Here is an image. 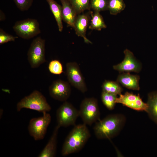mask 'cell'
<instances>
[{
    "mask_svg": "<svg viewBox=\"0 0 157 157\" xmlns=\"http://www.w3.org/2000/svg\"><path fill=\"white\" fill-rule=\"evenodd\" d=\"M126 121V117L122 114L108 115L95 123L93 127L95 135L99 139L113 138L119 134Z\"/></svg>",
    "mask_w": 157,
    "mask_h": 157,
    "instance_id": "cell-1",
    "label": "cell"
},
{
    "mask_svg": "<svg viewBox=\"0 0 157 157\" xmlns=\"http://www.w3.org/2000/svg\"><path fill=\"white\" fill-rule=\"evenodd\" d=\"M90 136L86 125L83 123L75 125L65 139L62 149V155L64 156L80 151Z\"/></svg>",
    "mask_w": 157,
    "mask_h": 157,
    "instance_id": "cell-2",
    "label": "cell"
},
{
    "mask_svg": "<svg viewBox=\"0 0 157 157\" xmlns=\"http://www.w3.org/2000/svg\"><path fill=\"white\" fill-rule=\"evenodd\" d=\"M25 108L37 111L40 112H47L51 110V107L46 98L39 91L35 90L28 96L21 99L17 105L18 112Z\"/></svg>",
    "mask_w": 157,
    "mask_h": 157,
    "instance_id": "cell-3",
    "label": "cell"
},
{
    "mask_svg": "<svg viewBox=\"0 0 157 157\" xmlns=\"http://www.w3.org/2000/svg\"><path fill=\"white\" fill-rule=\"evenodd\" d=\"M78 111L79 117L86 125L91 126L100 119L97 100L94 98H86L83 100Z\"/></svg>",
    "mask_w": 157,
    "mask_h": 157,
    "instance_id": "cell-4",
    "label": "cell"
},
{
    "mask_svg": "<svg viewBox=\"0 0 157 157\" xmlns=\"http://www.w3.org/2000/svg\"><path fill=\"white\" fill-rule=\"evenodd\" d=\"M56 116L57 125L60 127L75 126L79 117V111L70 103L66 101L57 109Z\"/></svg>",
    "mask_w": 157,
    "mask_h": 157,
    "instance_id": "cell-5",
    "label": "cell"
},
{
    "mask_svg": "<svg viewBox=\"0 0 157 157\" xmlns=\"http://www.w3.org/2000/svg\"><path fill=\"white\" fill-rule=\"evenodd\" d=\"M27 58L33 68L38 67L46 62L44 40L39 37L33 41L28 52Z\"/></svg>",
    "mask_w": 157,
    "mask_h": 157,
    "instance_id": "cell-6",
    "label": "cell"
},
{
    "mask_svg": "<svg viewBox=\"0 0 157 157\" xmlns=\"http://www.w3.org/2000/svg\"><path fill=\"white\" fill-rule=\"evenodd\" d=\"M43 113L42 116L32 118L29 122L28 127L29 133L35 140L44 139L51 121L49 113L47 112Z\"/></svg>",
    "mask_w": 157,
    "mask_h": 157,
    "instance_id": "cell-7",
    "label": "cell"
},
{
    "mask_svg": "<svg viewBox=\"0 0 157 157\" xmlns=\"http://www.w3.org/2000/svg\"><path fill=\"white\" fill-rule=\"evenodd\" d=\"M16 35L24 39H29L41 32L38 22L35 19L28 18L17 22L13 27Z\"/></svg>",
    "mask_w": 157,
    "mask_h": 157,
    "instance_id": "cell-8",
    "label": "cell"
},
{
    "mask_svg": "<svg viewBox=\"0 0 157 157\" xmlns=\"http://www.w3.org/2000/svg\"><path fill=\"white\" fill-rule=\"evenodd\" d=\"M66 74L69 83L82 93L87 90L84 78L79 67L75 62H70L66 65Z\"/></svg>",
    "mask_w": 157,
    "mask_h": 157,
    "instance_id": "cell-9",
    "label": "cell"
},
{
    "mask_svg": "<svg viewBox=\"0 0 157 157\" xmlns=\"http://www.w3.org/2000/svg\"><path fill=\"white\" fill-rule=\"evenodd\" d=\"M116 103H119L123 106L138 111H147V105L144 102L139 94H136L126 92L124 94L119 95L116 100Z\"/></svg>",
    "mask_w": 157,
    "mask_h": 157,
    "instance_id": "cell-10",
    "label": "cell"
},
{
    "mask_svg": "<svg viewBox=\"0 0 157 157\" xmlns=\"http://www.w3.org/2000/svg\"><path fill=\"white\" fill-rule=\"evenodd\" d=\"M124 58L120 63L113 66L114 69L120 73L134 72L139 73L142 66L140 63L135 58L133 53L128 49L124 52Z\"/></svg>",
    "mask_w": 157,
    "mask_h": 157,
    "instance_id": "cell-11",
    "label": "cell"
},
{
    "mask_svg": "<svg viewBox=\"0 0 157 157\" xmlns=\"http://www.w3.org/2000/svg\"><path fill=\"white\" fill-rule=\"evenodd\" d=\"M50 95L53 99L61 101H65L69 98L71 89L67 82L58 79L53 81L49 88Z\"/></svg>",
    "mask_w": 157,
    "mask_h": 157,
    "instance_id": "cell-12",
    "label": "cell"
},
{
    "mask_svg": "<svg viewBox=\"0 0 157 157\" xmlns=\"http://www.w3.org/2000/svg\"><path fill=\"white\" fill-rule=\"evenodd\" d=\"M90 17L87 14L78 15L75 19L73 28L76 34L82 37L85 42L92 44L86 36V33L88 24Z\"/></svg>",
    "mask_w": 157,
    "mask_h": 157,
    "instance_id": "cell-13",
    "label": "cell"
},
{
    "mask_svg": "<svg viewBox=\"0 0 157 157\" xmlns=\"http://www.w3.org/2000/svg\"><path fill=\"white\" fill-rule=\"evenodd\" d=\"M140 79L138 75L131 74L129 72H123L118 76L116 81L127 89L139 90Z\"/></svg>",
    "mask_w": 157,
    "mask_h": 157,
    "instance_id": "cell-14",
    "label": "cell"
},
{
    "mask_svg": "<svg viewBox=\"0 0 157 157\" xmlns=\"http://www.w3.org/2000/svg\"><path fill=\"white\" fill-rule=\"evenodd\" d=\"M60 127L57 125L45 146L38 156L39 157H53L56 156L59 129Z\"/></svg>",
    "mask_w": 157,
    "mask_h": 157,
    "instance_id": "cell-15",
    "label": "cell"
},
{
    "mask_svg": "<svg viewBox=\"0 0 157 157\" xmlns=\"http://www.w3.org/2000/svg\"><path fill=\"white\" fill-rule=\"evenodd\" d=\"M62 4L63 20L73 28L77 15L69 0H60Z\"/></svg>",
    "mask_w": 157,
    "mask_h": 157,
    "instance_id": "cell-16",
    "label": "cell"
},
{
    "mask_svg": "<svg viewBox=\"0 0 157 157\" xmlns=\"http://www.w3.org/2000/svg\"><path fill=\"white\" fill-rule=\"evenodd\" d=\"M147 104V108L146 112L149 118L157 124V91L149 93Z\"/></svg>",
    "mask_w": 157,
    "mask_h": 157,
    "instance_id": "cell-17",
    "label": "cell"
},
{
    "mask_svg": "<svg viewBox=\"0 0 157 157\" xmlns=\"http://www.w3.org/2000/svg\"><path fill=\"white\" fill-rule=\"evenodd\" d=\"M56 22L59 31L62 32L63 26L62 22V6L54 0H46Z\"/></svg>",
    "mask_w": 157,
    "mask_h": 157,
    "instance_id": "cell-18",
    "label": "cell"
},
{
    "mask_svg": "<svg viewBox=\"0 0 157 157\" xmlns=\"http://www.w3.org/2000/svg\"><path fill=\"white\" fill-rule=\"evenodd\" d=\"M101 87L102 91L117 95L121 94L123 90L122 87L117 81L106 80Z\"/></svg>",
    "mask_w": 157,
    "mask_h": 157,
    "instance_id": "cell-19",
    "label": "cell"
},
{
    "mask_svg": "<svg viewBox=\"0 0 157 157\" xmlns=\"http://www.w3.org/2000/svg\"><path fill=\"white\" fill-rule=\"evenodd\" d=\"M99 13L94 12V13L91 15L92 19L89 27L90 29L100 31L106 28L103 17Z\"/></svg>",
    "mask_w": 157,
    "mask_h": 157,
    "instance_id": "cell-20",
    "label": "cell"
},
{
    "mask_svg": "<svg viewBox=\"0 0 157 157\" xmlns=\"http://www.w3.org/2000/svg\"><path fill=\"white\" fill-rule=\"evenodd\" d=\"M125 7L123 0H108V10L112 15H117L123 11Z\"/></svg>",
    "mask_w": 157,
    "mask_h": 157,
    "instance_id": "cell-21",
    "label": "cell"
},
{
    "mask_svg": "<svg viewBox=\"0 0 157 157\" xmlns=\"http://www.w3.org/2000/svg\"><path fill=\"white\" fill-rule=\"evenodd\" d=\"M77 15L90 9V0H69Z\"/></svg>",
    "mask_w": 157,
    "mask_h": 157,
    "instance_id": "cell-22",
    "label": "cell"
},
{
    "mask_svg": "<svg viewBox=\"0 0 157 157\" xmlns=\"http://www.w3.org/2000/svg\"><path fill=\"white\" fill-rule=\"evenodd\" d=\"M117 95L102 91L101 96L103 103L107 108L110 110H113L115 108Z\"/></svg>",
    "mask_w": 157,
    "mask_h": 157,
    "instance_id": "cell-23",
    "label": "cell"
},
{
    "mask_svg": "<svg viewBox=\"0 0 157 157\" xmlns=\"http://www.w3.org/2000/svg\"><path fill=\"white\" fill-rule=\"evenodd\" d=\"M108 0H90V8L94 12L108 10Z\"/></svg>",
    "mask_w": 157,
    "mask_h": 157,
    "instance_id": "cell-24",
    "label": "cell"
},
{
    "mask_svg": "<svg viewBox=\"0 0 157 157\" xmlns=\"http://www.w3.org/2000/svg\"><path fill=\"white\" fill-rule=\"evenodd\" d=\"M48 69L51 73L54 74L59 75L63 72L62 64L59 61L57 60H53L50 62Z\"/></svg>",
    "mask_w": 157,
    "mask_h": 157,
    "instance_id": "cell-25",
    "label": "cell"
},
{
    "mask_svg": "<svg viewBox=\"0 0 157 157\" xmlns=\"http://www.w3.org/2000/svg\"><path fill=\"white\" fill-rule=\"evenodd\" d=\"M17 8L22 11L27 10L31 6L33 0H13Z\"/></svg>",
    "mask_w": 157,
    "mask_h": 157,
    "instance_id": "cell-26",
    "label": "cell"
},
{
    "mask_svg": "<svg viewBox=\"0 0 157 157\" xmlns=\"http://www.w3.org/2000/svg\"><path fill=\"white\" fill-rule=\"evenodd\" d=\"M18 37H15L6 33L2 29H0V44L9 42L14 41Z\"/></svg>",
    "mask_w": 157,
    "mask_h": 157,
    "instance_id": "cell-27",
    "label": "cell"
},
{
    "mask_svg": "<svg viewBox=\"0 0 157 157\" xmlns=\"http://www.w3.org/2000/svg\"><path fill=\"white\" fill-rule=\"evenodd\" d=\"M5 17L4 13L1 10H0V21H2L5 19Z\"/></svg>",
    "mask_w": 157,
    "mask_h": 157,
    "instance_id": "cell-28",
    "label": "cell"
},
{
    "mask_svg": "<svg viewBox=\"0 0 157 157\" xmlns=\"http://www.w3.org/2000/svg\"><path fill=\"white\" fill-rule=\"evenodd\" d=\"M1 111L0 110V111L1 112V113H0V117L2 116L3 113H2V112H3V110L2 109H1Z\"/></svg>",
    "mask_w": 157,
    "mask_h": 157,
    "instance_id": "cell-29",
    "label": "cell"
}]
</instances>
